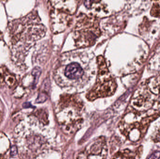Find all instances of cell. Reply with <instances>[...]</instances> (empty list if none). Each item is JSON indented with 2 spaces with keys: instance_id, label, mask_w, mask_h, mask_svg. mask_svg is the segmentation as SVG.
<instances>
[{
  "instance_id": "cell-9",
  "label": "cell",
  "mask_w": 160,
  "mask_h": 159,
  "mask_svg": "<svg viewBox=\"0 0 160 159\" xmlns=\"http://www.w3.org/2000/svg\"><path fill=\"white\" fill-rule=\"evenodd\" d=\"M23 108H32V104H31V103L29 102H26L25 103L23 104Z\"/></svg>"
},
{
  "instance_id": "cell-7",
  "label": "cell",
  "mask_w": 160,
  "mask_h": 159,
  "mask_svg": "<svg viewBox=\"0 0 160 159\" xmlns=\"http://www.w3.org/2000/svg\"><path fill=\"white\" fill-rule=\"evenodd\" d=\"M160 158V152L156 151L150 155L147 159H159Z\"/></svg>"
},
{
  "instance_id": "cell-2",
  "label": "cell",
  "mask_w": 160,
  "mask_h": 159,
  "mask_svg": "<svg viewBox=\"0 0 160 159\" xmlns=\"http://www.w3.org/2000/svg\"><path fill=\"white\" fill-rule=\"evenodd\" d=\"M107 153L106 140L104 137H100L80 153L77 159H105Z\"/></svg>"
},
{
  "instance_id": "cell-8",
  "label": "cell",
  "mask_w": 160,
  "mask_h": 159,
  "mask_svg": "<svg viewBox=\"0 0 160 159\" xmlns=\"http://www.w3.org/2000/svg\"><path fill=\"white\" fill-rule=\"evenodd\" d=\"M18 154V149L15 146H12L11 149V155L12 156H15Z\"/></svg>"
},
{
  "instance_id": "cell-4",
  "label": "cell",
  "mask_w": 160,
  "mask_h": 159,
  "mask_svg": "<svg viewBox=\"0 0 160 159\" xmlns=\"http://www.w3.org/2000/svg\"><path fill=\"white\" fill-rule=\"evenodd\" d=\"M112 159H133L132 157H129L127 155L126 152H120L116 153Z\"/></svg>"
},
{
  "instance_id": "cell-3",
  "label": "cell",
  "mask_w": 160,
  "mask_h": 159,
  "mask_svg": "<svg viewBox=\"0 0 160 159\" xmlns=\"http://www.w3.org/2000/svg\"><path fill=\"white\" fill-rule=\"evenodd\" d=\"M83 70L80 64L73 63L69 64L65 69V74L69 79H75L81 78L83 75Z\"/></svg>"
},
{
  "instance_id": "cell-5",
  "label": "cell",
  "mask_w": 160,
  "mask_h": 159,
  "mask_svg": "<svg viewBox=\"0 0 160 159\" xmlns=\"http://www.w3.org/2000/svg\"><path fill=\"white\" fill-rule=\"evenodd\" d=\"M41 71L39 67H36L33 69V71H32V74L34 77L35 79V81L34 82L37 83L38 81V79L40 77V75Z\"/></svg>"
},
{
  "instance_id": "cell-1",
  "label": "cell",
  "mask_w": 160,
  "mask_h": 159,
  "mask_svg": "<svg viewBox=\"0 0 160 159\" xmlns=\"http://www.w3.org/2000/svg\"><path fill=\"white\" fill-rule=\"evenodd\" d=\"M82 108L81 104L73 108H68L61 104V108L56 112V117L62 130L65 133L73 134L81 128L83 122Z\"/></svg>"
},
{
  "instance_id": "cell-6",
  "label": "cell",
  "mask_w": 160,
  "mask_h": 159,
  "mask_svg": "<svg viewBox=\"0 0 160 159\" xmlns=\"http://www.w3.org/2000/svg\"><path fill=\"white\" fill-rule=\"evenodd\" d=\"M154 14H156L157 16L160 15V3H158V2H156V4L154 5L153 8Z\"/></svg>"
}]
</instances>
